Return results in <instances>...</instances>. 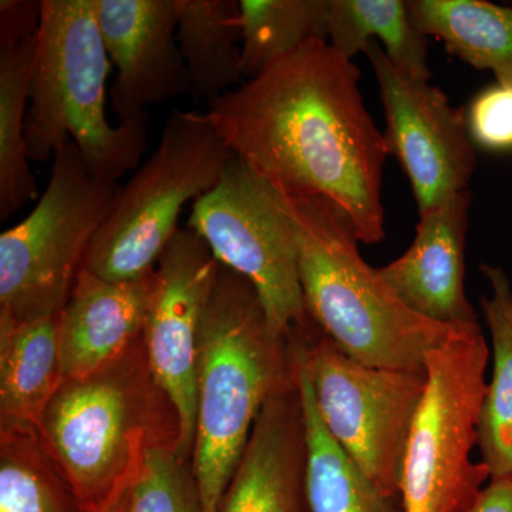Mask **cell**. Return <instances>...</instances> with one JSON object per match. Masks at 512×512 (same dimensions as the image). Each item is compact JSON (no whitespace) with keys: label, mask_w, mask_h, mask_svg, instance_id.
Returning <instances> with one entry per match:
<instances>
[{"label":"cell","mask_w":512,"mask_h":512,"mask_svg":"<svg viewBox=\"0 0 512 512\" xmlns=\"http://www.w3.org/2000/svg\"><path fill=\"white\" fill-rule=\"evenodd\" d=\"M360 70L326 40L306 43L207 104L232 154L279 194L332 201L362 244L382 241L386 137L359 89Z\"/></svg>","instance_id":"6da1fadb"},{"label":"cell","mask_w":512,"mask_h":512,"mask_svg":"<svg viewBox=\"0 0 512 512\" xmlns=\"http://www.w3.org/2000/svg\"><path fill=\"white\" fill-rule=\"evenodd\" d=\"M295 367L291 335L276 338L254 285L221 265L198 342L192 466L204 512L218 511L262 407Z\"/></svg>","instance_id":"7a4b0ae2"},{"label":"cell","mask_w":512,"mask_h":512,"mask_svg":"<svg viewBox=\"0 0 512 512\" xmlns=\"http://www.w3.org/2000/svg\"><path fill=\"white\" fill-rule=\"evenodd\" d=\"M282 195V194H281ZM299 238L306 315L363 365L427 373V357L456 328L413 312L360 255L345 212L320 197L282 195Z\"/></svg>","instance_id":"3957f363"},{"label":"cell","mask_w":512,"mask_h":512,"mask_svg":"<svg viewBox=\"0 0 512 512\" xmlns=\"http://www.w3.org/2000/svg\"><path fill=\"white\" fill-rule=\"evenodd\" d=\"M37 434L83 512L106 503L148 448H177L180 419L151 373L143 336L92 375L63 380Z\"/></svg>","instance_id":"277c9868"},{"label":"cell","mask_w":512,"mask_h":512,"mask_svg":"<svg viewBox=\"0 0 512 512\" xmlns=\"http://www.w3.org/2000/svg\"><path fill=\"white\" fill-rule=\"evenodd\" d=\"M111 60L94 0H43L26 144L30 161H47L73 141L90 173L119 183L141 163L148 143V113L111 126L107 79Z\"/></svg>","instance_id":"5b68a950"},{"label":"cell","mask_w":512,"mask_h":512,"mask_svg":"<svg viewBox=\"0 0 512 512\" xmlns=\"http://www.w3.org/2000/svg\"><path fill=\"white\" fill-rule=\"evenodd\" d=\"M232 156L207 113L174 110L156 151L120 185L83 269L119 282L153 274L185 205L217 185Z\"/></svg>","instance_id":"8992f818"},{"label":"cell","mask_w":512,"mask_h":512,"mask_svg":"<svg viewBox=\"0 0 512 512\" xmlns=\"http://www.w3.org/2000/svg\"><path fill=\"white\" fill-rule=\"evenodd\" d=\"M490 349L480 323L456 328L427 357V384L404 457V512H467L490 481L471 460Z\"/></svg>","instance_id":"52a82bcc"},{"label":"cell","mask_w":512,"mask_h":512,"mask_svg":"<svg viewBox=\"0 0 512 512\" xmlns=\"http://www.w3.org/2000/svg\"><path fill=\"white\" fill-rule=\"evenodd\" d=\"M119 187L94 177L73 141L56 151L36 207L0 235V309L18 322L60 315Z\"/></svg>","instance_id":"ba28073f"},{"label":"cell","mask_w":512,"mask_h":512,"mask_svg":"<svg viewBox=\"0 0 512 512\" xmlns=\"http://www.w3.org/2000/svg\"><path fill=\"white\" fill-rule=\"evenodd\" d=\"M291 332L316 412L330 437L383 493L400 495L404 457L427 373L356 362L309 316Z\"/></svg>","instance_id":"9c48e42d"},{"label":"cell","mask_w":512,"mask_h":512,"mask_svg":"<svg viewBox=\"0 0 512 512\" xmlns=\"http://www.w3.org/2000/svg\"><path fill=\"white\" fill-rule=\"evenodd\" d=\"M187 228L254 285L276 338L306 322L298 227L282 195L244 160L229 158L217 185L192 204Z\"/></svg>","instance_id":"30bf717a"},{"label":"cell","mask_w":512,"mask_h":512,"mask_svg":"<svg viewBox=\"0 0 512 512\" xmlns=\"http://www.w3.org/2000/svg\"><path fill=\"white\" fill-rule=\"evenodd\" d=\"M220 262L190 228L178 229L158 259L143 340L154 379L180 419L177 451L192 460L197 433L198 342Z\"/></svg>","instance_id":"8fae6325"},{"label":"cell","mask_w":512,"mask_h":512,"mask_svg":"<svg viewBox=\"0 0 512 512\" xmlns=\"http://www.w3.org/2000/svg\"><path fill=\"white\" fill-rule=\"evenodd\" d=\"M365 53L386 111L390 156L409 177L419 215L436 210L467 191L476 170L466 111L451 106L429 80L400 72L379 43L370 42Z\"/></svg>","instance_id":"7c38bea8"},{"label":"cell","mask_w":512,"mask_h":512,"mask_svg":"<svg viewBox=\"0 0 512 512\" xmlns=\"http://www.w3.org/2000/svg\"><path fill=\"white\" fill-rule=\"evenodd\" d=\"M101 37L117 67L110 103L120 123L147 107L190 94L177 39V0H94Z\"/></svg>","instance_id":"4fadbf2b"},{"label":"cell","mask_w":512,"mask_h":512,"mask_svg":"<svg viewBox=\"0 0 512 512\" xmlns=\"http://www.w3.org/2000/svg\"><path fill=\"white\" fill-rule=\"evenodd\" d=\"M306 474L308 433L296 360L295 372L262 407L217 512H311Z\"/></svg>","instance_id":"5bb4252c"},{"label":"cell","mask_w":512,"mask_h":512,"mask_svg":"<svg viewBox=\"0 0 512 512\" xmlns=\"http://www.w3.org/2000/svg\"><path fill=\"white\" fill-rule=\"evenodd\" d=\"M470 190L420 214L412 245L379 268L397 298L423 318L451 328L478 325L466 296V237Z\"/></svg>","instance_id":"9a60e30c"},{"label":"cell","mask_w":512,"mask_h":512,"mask_svg":"<svg viewBox=\"0 0 512 512\" xmlns=\"http://www.w3.org/2000/svg\"><path fill=\"white\" fill-rule=\"evenodd\" d=\"M151 282L153 274L119 282L82 269L59 316L63 380L92 375L143 336Z\"/></svg>","instance_id":"2e32d148"},{"label":"cell","mask_w":512,"mask_h":512,"mask_svg":"<svg viewBox=\"0 0 512 512\" xmlns=\"http://www.w3.org/2000/svg\"><path fill=\"white\" fill-rule=\"evenodd\" d=\"M43 0L0 2V221L39 198L26 117Z\"/></svg>","instance_id":"e0dca14e"},{"label":"cell","mask_w":512,"mask_h":512,"mask_svg":"<svg viewBox=\"0 0 512 512\" xmlns=\"http://www.w3.org/2000/svg\"><path fill=\"white\" fill-rule=\"evenodd\" d=\"M59 316L18 322L0 309V431H37L62 386Z\"/></svg>","instance_id":"ac0fdd59"},{"label":"cell","mask_w":512,"mask_h":512,"mask_svg":"<svg viewBox=\"0 0 512 512\" xmlns=\"http://www.w3.org/2000/svg\"><path fill=\"white\" fill-rule=\"evenodd\" d=\"M410 18L451 55L512 84V6L485 0H409Z\"/></svg>","instance_id":"d6986e66"},{"label":"cell","mask_w":512,"mask_h":512,"mask_svg":"<svg viewBox=\"0 0 512 512\" xmlns=\"http://www.w3.org/2000/svg\"><path fill=\"white\" fill-rule=\"evenodd\" d=\"M177 39L195 101L218 99L244 83L237 0H177Z\"/></svg>","instance_id":"ffe728a7"},{"label":"cell","mask_w":512,"mask_h":512,"mask_svg":"<svg viewBox=\"0 0 512 512\" xmlns=\"http://www.w3.org/2000/svg\"><path fill=\"white\" fill-rule=\"evenodd\" d=\"M480 269L491 286V296H483L480 305L494 366L478 419L477 447L490 480H501L512 478V286L498 266L483 264Z\"/></svg>","instance_id":"44dd1931"},{"label":"cell","mask_w":512,"mask_h":512,"mask_svg":"<svg viewBox=\"0 0 512 512\" xmlns=\"http://www.w3.org/2000/svg\"><path fill=\"white\" fill-rule=\"evenodd\" d=\"M298 360L306 433H308V503L311 512H404L400 495L383 493L353 463L323 426L301 353L293 338Z\"/></svg>","instance_id":"7402d4cb"},{"label":"cell","mask_w":512,"mask_h":512,"mask_svg":"<svg viewBox=\"0 0 512 512\" xmlns=\"http://www.w3.org/2000/svg\"><path fill=\"white\" fill-rule=\"evenodd\" d=\"M326 36L346 59L377 42L400 72L421 80L431 77L427 37L414 26L404 0H328Z\"/></svg>","instance_id":"603a6c76"},{"label":"cell","mask_w":512,"mask_h":512,"mask_svg":"<svg viewBox=\"0 0 512 512\" xmlns=\"http://www.w3.org/2000/svg\"><path fill=\"white\" fill-rule=\"evenodd\" d=\"M328 0H241V69L245 80L326 36Z\"/></svg>","instance_id":"cb8c5ba5"},{"label":"cell","mask_w":512,"mask_h":512,"mask_svg":"<svg viewBox=\"0 0 512 512\" xmlns=\"http://www.w3.org/2000/svg\"><path fill=\"white\" fill-rule=\"evenodd\" d=\"M0 512H83L37 431H0Z\"/></svg>","instance_id":"d4e9b609"},{"label":"cell","mask_w":512,"mask_h":512,"mask_svg":"<svg viewBox=\"0 0 512 512\" xmlns=\"http://www.w3.org/2000/svg\"><path fill=\"white\" fill-rule=\"evenodd\" d=\"M128 512H204L192 460L177 448H148L131 490Z\"/></svg>","instance_id":"484cf974"},{"label":"cell","mask_w":512,"mask_h":512,"mask_svg":"<svg viewBox=\"0 0 512 512\" xmlns=\"http://www.w3.org/2000/svg\"><path fill=\"white\" fill-rule=\"evenodd\" d=\"M467 127L477 146L512 151V84L495 83L478 93L467 111Z\"/></svg>","instance_id":"4316f807"},{"label":"cell","mask_w":512,"mask_h":512,"mask_svg":"<svg viewBox=\"0 0 512 512\" xmlns=\"http://www.w3.org/2000/svg\"><path fill=\"white\" fill-rule=\"evenodd\" d=\"M467 512H512V478L488 481Z\"/></svg>","instance_id":"83f0119b"},{"label":"cell","mask_w":512,"mask_h":512,"mask_svg":"<svg viewBox=\"0 0 512 512\" xmlns=\"http://www.w3.org/2000/svg\"><path fill=\"white\" fill-rule=\"evenodd\" d=\"M138 470H140V467L120 484V487L114 491V494L106 503L92 512H128L130 510L131 490H133Z\"/></svg>","instance_id":"f1b7e54d"}]
</instances>
